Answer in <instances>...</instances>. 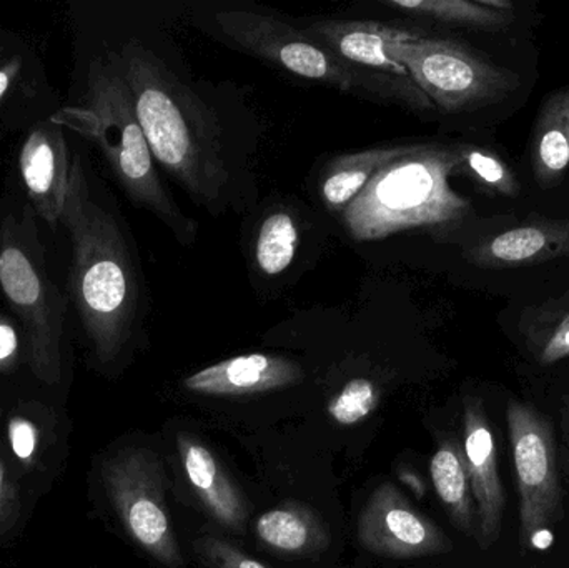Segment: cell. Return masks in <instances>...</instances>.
<instances>
[{"instance_id":"cell-1","label":"cell","mask_w":569,"mask_h":568,"mask_svg":"<svg viewBox=\"0 0 569 568\" xmlns=\"http://www.w3.org/2000/svg\"><path fill=\"white\" fill-rule=\"evenodd\" d=\"M119 62L153 159L196 202L219 203L230 173L212 110L147 47L127 43Z\"/></svg>"},{"instance_id":"cell-2","label":"cell","mask_w":569,"mask_h":568,"mask_svg":"<svg viewBox=\"0 0 569 568\" xmlns=\"http://www.w3.org/2000/svg\"><path fill=\"white\" fill-rule=\"evenodd\" d=\"M72 237L70 290L77 312L102 360H112L137 317L136 270L112 213L90 199L80 157L70 162L62 217Z\"/></svg>"},{"instance_id":"cell-3","label":"cell","mask_w":569,"mask_h":568,"mask_svg":"<svg viewBox=\"0 0 569 568\" xmlns=\"http://www.w3.org/2000/svg\"><path fill=\"white\" fill-rule=\"evenodd\" d=\"M457 176V143H417L385 166L341 212L345 229L358 242L408 230L455 232L475 217L471 200L451 182Z\"/></svg>"},{"instance_id":"cell-4","label":"cell","mask_w":569,"mask_h":568,"mask_svg":"<svg viewBox=\"0 0 569 568\" xmlns=\"http://www.w3.org/2000/svg\"><path fill=\"white\" fill-rule=\"evenodd\" d=\"M57 117L73 130L99 143L130 199L159 217L182 243H192L197 222L189 219L163 187L137 119L132 93L119 60L96 59L90 63L86 109L62 110Z\"/></svg>"},{"instance_id":"cell-5","label":"cell","mask_w":569,"mask_h":568,"mask_svg":"<svg viewBox=\"0 0 569 568\" xmlns=\"http://www.w3.org/2000/svg\"><path fill=\"white\" fill-rule=\"evenodd\" d=\"M220 32L240 49L282 67L301 79L327 83L341 92L378 102L397 103L417 113L435 112L431 100L415 82L363 72L308 37L303 30L266 13L219 10Z\"/></svg>"},{"instance_id":"cell-6","label":"cell","mask_w":569,"mask_h":568,"mask_svg":"<svg viewBox=\"0 0 569 568\" xmlns=\"http://www.w3.org/2000/svg\"><path fill=\"white\" fill-rule=\"evenodd\" d=\"M390 52L435 109L443 113L495 106L521 86L520 76L513 70L451 39L418 36L407 30L391 42Z\"/></svg>"},{"instance_id":"cell-7","label":"cell","mask_w":569,"mask_h":568,"mask_svg":"<svg viewBox=\"0 0 569 568\" xmlns=\"http://www.w3.org/2000/svg\"><path fill=\"white\" fill-rule=\"evenodd\" d=\"M508 439L518 490V544L523 552L543 549L541 540L565 519V489L557 427L537 406L510 400Z\"/></svg>"},{"instance_id":"cell-8","label":"cell","mask_w":569,"mask_h":568,"mask_svg":"<svg viewBox=\"0 0 569 568\" xmlns=\"http://www.w3.org/2000/svg\"><path fill=\"white\" fill-rule=\"evenodd\" d=\"M103 480L130 539L163 568H187L170 519L169 479L159 454L120 452L103 467Z\"/></svg>"},{"instance_id":"cell-9","label":"cell","mask_w":569,"mask_h":568,"mask_svg":"<svg viewBox=\"0 0 569 568\" xmlns=\"http://www.w3.org/2000/svg\"><path fill=\"white\" fill-rule=\"evenodd\" d=\"M0 286L26 323L37 372L56 380L63 319L59 292L47 280L43 269L30 259L29 252L19 243L10 242L6 233L0 250Z\"/></svg>"},{"instance_id":"cell-10","label":"cell","mask_w":569,"mask_h":568,"mask_svg":"<svg viewBox=\"0 0 569 568\" xmlns=\"http://www.w3.org/2000/svg\"><path fill=\"white\" fill-rule=\"evenodd\" d=\"M358 540L373 556L395 560L443 556L453 549L450 537L391 482L368 497L358 519Z\"/></svg>"},{"instance_id":"cell-11","label":"cell","mask_w":569,"mask_h":568,"mask_svg":"<svg viewBox=\"0 0 569 568\" xmlns=\"http://www.w3.org/2000/svg\"><path fill=\"white\" fill-rule=\"evenodd\" d=\"M463 454L470 477L477 516V540L481 550H490L500 539L507 512V490L498 467L497 439L488 419L483 399H463Z\"/></svg>"},{"instance_id":"cell-12","label":"cell","mask_w":569,"mask_h":568,"mask_svg":"<svg viewBox=\"0 0 569 568\" xmlns=\"http://www.w3.org/2000/svg\"><path fill=\"white\" fill-rule=\"evenodd\" d=\"M465 259L480 269L508 270L569 259V219L528 217L465 250Z\"/></svg>"},{"instance_id":"cell-13","label":"cell","mask_w":569,"mask_h":568,"mask_svg":"<svg viewBox=\"0 0 569 568\" xmlns=\"http://www.w3.org/2000/svg\"><path fill=\"white\" fill-rule=\"evenodd\" d=\"M303 32L363 72L415 82L390 52L391 42L403 36L405 29L375 20H321Z\"/></svg>"},{"instance_id":"cell-14","label":"cell","mask_w":569,"mask_h":568,"mask_svg":"<svg viewBox=\"0 0 569 568\" xmlns=\"http://www.w3.org/2000/svg\"><path fill=\"white\" fill-rule=\"evenodd\" d=\"M305 379L300 363L282 356L249 353L206 367L183 380L197 396L243 397L287 389Z\"/></svg>"},{"instance_id":"cell-15","label":"cell","mask_w":569,"mask_h":568,"mask_svg":"<svg viewBox=\"0 0 569 568\" xmlns=\"http://www.w3.org/2000/svg\"><path fill=\"white\" fill-rule=\"evenodd\" d=\"M177 450L183 476L203 510L223 529L242 534L249 520V502L216 454L186 432L177 436Z\"/></svg>"},{"instance_id":"cell-16","label":"cell","mask_w":569,"mask_h":568,"mask_svg":"<svg viewBox=\"0 0 569 568\" xmlns=\"http://www.w3.org/2000/svg\"><path fill=\"white\" fill-rule=\"evenodd\" d=\"M20 172L37 213L56 226L66 206L70 163L62 130L53 120L36 127L23 143Z\"/></svg>"},{"instance_id":"cell-17","label":"cell","mask_w":569,"mask_h":568,"mask_svg":"<svg viewBox=\"0 0 569 568\" xmlns=\"http://www.w3.org/2000/svg\"><path fill=\"white\" fill-rule=\"evenodd\" d=\"M257 540L276 556H318L330 546V530L315 510L303 504L284 502L257 519Z\"/></svg>"},{"instance_id":"cell-18","label":"cell","mask_w":569,"mask_h":568,"mask_svg":"<svg viewBox=\"0 0 569 568\" xmlns=\"http://www.w3.org/2000/svg\"><path fill=\"white\" fill-rule=\"evenodd\" d=\"M531 170L545 190L560 186L569 173V87L541 102L531 136Z\"/></svg>"},{"instance_id":"cell-19","label":"cell","mask_w":569,"mask_h":568,"mask_svg":"<svg viewBox=\"0 0 569 568\" xmlns=\"http://www.w3.org/2000/svg\"><path fill=\"white\" fill-rule=\"evenodd\" d=\"M417 143L373 147L331 160L320 179V196L330 212L341 213L388 163L407 156Z\"/></svg>"},{"instance_id":"cell-20","label":"cell","mask_w":569,"mask_h":568,"mask_svg":"<svg viewBox=\"0 0 569 568\" xmlns=\"http://www.w3.org/2000/svg\"><path fill=\"white\" fill-rule=\"evenodd\" d=\"M431 482L448 519L463 536H477L473 496L465 462L463 446L455 437L441 440L430 460Z\"/></svg>"},{"instance_id":"cell-21","label":"cell","mask_w":569,"mask_h":568,"mask_svg":"<svg viewBox=\"0 0 569 568\" xmlns=\"http://www.w3.org/2000/svg\"><path fill=\"white\" fill-rule=\"evenodd\" d=\"M518 333L538 366L569 359V292L528 306L518 320Z\"/></svg>"},{"instance_id":"cell-22","label":"cell","mask_w":569,"mask_h":568,"mask_svg":"<svg viewBox=\"0 0 569 568\" xmlns=\"http://www.w3.org/2000/svg\"><path fill=\"white\" fill-rule=\"evenodd\" d=\"M383 6L407 16L483 32H503L515 22V9H497L488 0H387Z\"/></svg>"},{"instance_id":"cell-23","label":"cell","mask_w":569,"mask_h":568,"mask_svg":"<svg viewBox=\"0 0 569 568\" xmlns=\"http://www.w3.org/2000/svg\"><path fill=\"white\" fill-rule=\"evenodd\" d=\"M460 156V176L467 177L481 192L501 199H518L521 182L507 160L495 150L473 143H457Z\"/></svg>"},{"instance_id":"cell-24","label":"cell","mask_w":569,"mask_h":568,"mask_svg":"<svg viewBox=\"0 0 569 568\" xmlns=\"http://www.w3.org/2000/svg\"><path fill=\"white\" fill-rule=\"evenodd\" d=\"M300 243L297 220L288 212H273L263 220L256 242V262L260 272L280 276L293 263Z\"/></svg>"},{"instance_id":"cell-25","label":"cell","mask_w":569,"mask_h":568,"mask_svg":"<svg viewBox=\"0 0 569 568\" xmlns=\"http://www.w3.org/2000/svg\"><path fill=\"white\" fill-rule=\"evenodd\" d=\"M381 390L373 380L357 377L345 383L343 389L330 400L327 412L341 427L357 426L380 406Z\"/></svg>"},{"instance_id":"cell-26","label":"cell","mask_w":569,"mask_h":568,"mask_svg":"<svg viewBox=\"0 0 569 568\" xmlns=\"http://www.w3.org/2000/svg\"><path fill=\"white\" fill-rule=\"evenodd\" d=\"M193 549L197 557L209 568H269L222 537H199Z\"/></svg>"},{"instance_id":"cell-27","label":"cell","mask_w":569,"mask_h":568,"mask_svg":"<svg viewBox=\"0 0 569 568\" xmlns=\"http://www.w3.org/2000/svg\"><path fill=\"white\" fill-rule=\"evenodd\" d=\"M558 459H560L561 480L569 496V393L561 399L560 420L557 429Z\"/></svg>"},{"instance_id":"cell-28","label":"cell","mask_w":569,"mask_h":568,"mask_svg":"<svg viewBox=\"0 0 569 568\" xmlns=\"http://www.w3.org/2000/svg\"><path fill=\"white\" fill-rule=\"evenodd\" d=\"M10 442L19 459H30L36 450V429L27 420H13L10 423Z\"/></svg>"},{"instance_id":"cell-29","label":"cell","mask_w":569,"mask_h":568,"mask_svg":"<svg viewBox=\"0 0 569 568\" xmlns=\"http://www.w3.org/2000/svg\"><path fill=\"white\" fill-rule=\"evenodd\" d=\"M17 349L16 330L7 323H0V360L9 359Z\"/></svg>"},{"instance_id":"cell-30","label":"cell","mask_w":569,"mask_h":568,"mask_svg":"<svg viewBox=\"0 0 569 568\" xmlns=\"http://www.w3.org/2000/svg\"><path fill=\"white\" fill-rule=\"evenodd\" d=\"M398 477H400L401 482H403L418 499H423V497L427 496V484H425V480L421 479L417 472H413V470H400Z\"/></svg>"},{"instance_id":"cell-31","label":"cell","mask_w":569,"mask_h":568,"mask_svg":"<svg viewBox=\"0 0 569 568\" xmlns=\"http://www.w3.org/2000/svg\"><path fill=\"white\" fill-rule=\"evenodd\" d=\"M10 83V72L9 70H0V99H2L3 93H6L7 87Z\"/></svg>"},{"instance_id":"cell-32","label":"cell","mask_w":569,"mask_h":568,"mask_svg":"<svg viewBox=\"0 0 569 568\" xmlns=\"http://www.w3.org/2000/svg\"><path fill=\"white\" fill-rule=\"evenodd\" d=\"M2 477H3V469H2V466H0V484H2Z\"/></svg>"}]
</instances>
